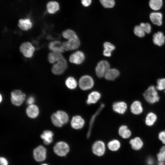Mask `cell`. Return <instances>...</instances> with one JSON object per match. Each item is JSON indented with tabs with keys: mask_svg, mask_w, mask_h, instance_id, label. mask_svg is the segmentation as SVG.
<instances>
[{
	"mask_svg": "<svg viewBox=\"0 0 165 165\" xmlns=\"http://www.w3.org/2000/svg\"><path fill=\"white\" fill-rule=\"evenodd\" d=\"M33 155L34 158L36 161L38 162L43 161L46 158V149L42 145H39L34 149Z\"/></svg>",
	"mask_w": 165,
	"mask_h": 165,
	"instance_id": "4",
	"label": "cell"
},
{
	"mask_svg": "<svg viewBox=\"0 0 165 165\" xmlns=\"http://www.w3.org/2000/svg\"><path fill=\"white\" fill-rule=\"evenodd\" d=\"M48 47L49 49L53 52L61 53L65 51L62 44L59 41H55L50 42Z\"/></svg>",
	"mask_w": 165,
	"mask_h": 165,
	"instance_id": "18",
	"label": "cell"
},
{
	"mask_svg": "<svg viewBox=\"0 0 165 165\" xmlns=\"http://www.w3.org/2000/svg\"><path fill=\"white\" fill-rule=\"evenodd\" d=\"M26 112L29 117L34 118L36 117L39 114V109L35 105H29L26 109Z\"/></svg>",
	"mask_w": 165,
	"mask_h": 165,
	"instance_id": "21",
	"label": "cell"
},
{
	"mask_svg": "<svg viewBox=\"0 0 165 165\" xmlns=\"http://www.w3.org/2000/svg\"><path fill=\"white\" fill-rule=\"evenodd\" d=\"M134 34L140 38H142L145 36V33L140 25L135 26L134 29Z\"/></svg>",
	"mask_w": 165,
	"mask_h": 165,
	"instance_id": "35",
	"label": "cell"
},
{
	"mask_svg": "<svg viewBox=\"0 0 165 165\" xmlns=\"http://www.w3.org/2000/svg\"><path fill=\"white\" fill-rule=\"evenodd\" d=\"M35 101V99L33 96L29 97L27 101V103L28 105H33Z\"/></svg>",
	"mask_w": 165,
	"mask_h": 165,
	"instance_id": "45",
	"label": "cell"
},
{
	"mask_svg": "<svg viewBox=\"0 0 165 165\" xmlns=\"http://www.w3.org/2000/svg\"><path fill=\"white\" fill-rule=\"evenodd\" d=\"M108 147L110 151L112 152L117 151L120 148L121 143L118 140H113L108 143Z\"/></svg>",
	"mask_w": 165,
	"mask_h": 165,
	"instance_id": "29",
	"label": "cell"
},
{
	"mask_svg": "<svg viewBox=\"0 0 165 165\" xmlns=\"http://www.w3.org/2000/svg\"><path fill=\"white\" fill-rule=\"evenodd\" d=\"M48 12L50 14H53L59 10V6L58 2L55 1H50L46 5Z\"/></svg>",
	"mask_w": 165,
	"mask_h": 165,
	"instance_id": "28",
	"label": "cell"
},
{
	"mask_svg": "<svg viewBox=\"0 0 165 165\" xmlns=\"http://www.w3.org/2000/svg\"><path fill=\"white\" fill-rule=\"evenodd\" d=\"M56 113L59 119L63 125L68 122L69 118L66 112L62 111L59 110Z\"/></svg>",
	"mask_w": 165,
	"mask_h": 165,
	"instance_id": "31",
	"label": "cell"
},
{
	"mask_svg": "<svg viewBox=\"0 0 165 165\" xmlns=\"http://www.w3.org/2000/svg\"><path fill=\"white\" fill-rule=\"evenodd\" d=\"M18 27L24 31H27L32 27V23L29 19H20L19 20Z\"/></svg>",
	"mask_w": 165,
	"mask_h": 165,
	"instance_id": "24",
	"label": "cell"
},
{
	"mask_svg": "<svg viewBox=\"0 0 165 165\" xmlns=\"http://www.w3.org/2000/svg\"><path fill=\"white\" fill-rule=\"evenodd\" d=\"M146 162L147 165H153L155 163L154 159L151 157H148L146 160Z\"/></svg>",
	"mask_w": 165,
	"mask_h": 165,
	"instance_id": "43",
	"label": "cell"
},
{
	"mask_svg": "<svg viewBox=\"0 0 165 165\" xmlns=\"http://www.w3.org/2000/svg\"><path fill=\"white\" fill-rule=\"evenodd\" d=\"M9 163L7 160L3 156L0 158V165H8Z\"/></svg>",
	"mask_w": 165,
	"mask_h": 165,
	"instance_id": "42",
	"label": "cell"
},
{
	"mask_svg": "<svg viewBox=\"0 0 165 165\" xmlns=\"http://www.w3.org/2000/svg\"><path fill=\"white\" fill-rule=\"evenodd\" d=\"M101 97V94L98 92H92L88 95L86 103L88 104L95 103L99 100Z\"/></svg>",
	"mask_w": 165,
	"mask_h": 165,
	"instance_id": "25",
	"label": "cell"
},
{
	"mask_svg": "<svg viewBox=\"0 0 165 165\" xmlns=\"http://www.w3.org/2000/svg\"><path fill=\"white\" fill-rule=\"evenodd\" d=\"M152 41L155 45L161 46L165 43V36L162 32L158 31L153 35Z\"/></svg>",
	"mask_w": 165,
	"mask_h": 165,
	"instance_id": "16",
	"label": "cell"
},
{
	"mask_svg": "<svg viewBox=\"0 0 165 165\" xmlns=\"http://www.w3.org/2000/svg\"><path fill=\"white\" fill-rule=\"evenodd\" d=\"M92 150L94 155L98 156H102L105 154V144L101 141H96L93 144Z\"/></svg>",
	"mask_w": 165,
	"mask_h": 165,
	"instance_id": "9",
	"label": "cell"
},
{
	"mask_svg": "<svg viewBox=\"0 0 165 165\" xmlns=\"http://www.w3.org/2000/svg\"><path fill=\"white\" fill-rule=\"evenodd\" d=\"M79 85V87L83 90H87L91 89L94 85V81L90 76H82L80 79Z\"/></svg>",
	"mask_w": 165,
	"mask_h": 165,
	"instance_id": "6",
	"label": "cell"
},
{
	"mask_svg": "<svg viewBox=\"0 0 165 165\" xmlns=\"http://www.w3.org/2000/svg\"><path fill=\"white\" fill-rule=\"evenodd\" d=\"M53 150L57 156L64 157L66 156L70 151L69 146L66 142L61 141L57 142L54 146Z\"/></svg>",
	"mask_w": 165,
	"mask_h": 165,
	"instance_id": "2",
	"label": "cell"
},
{
	"mask_svg": "<svg viewBox=\"0 0 165 165\" xmlns=\"http://www.w3.org/2000/svg\"><path fill=\"white\" fill-rule=\"evenodd\" d=\"M20 50L25 57L31 58L33 55L35 49L31 43L29 42H25L20 45Z\"/></svg>",
	"mask_w": 165,
	"mask_h": 165,
	"instance_id": "8",
	"label": "cell"
},
{
	"mask_svg": "<svg viewBox=\"0 0 165 165\" xmlns=\"http://www.w3.org/2000/svg\"><path fill=\"white\" fill-rule=\"evenodd\" d=\"M63 57L61 53L52 51L49 54L48 59L50 63L53 64Z\"/></svg>",
	"mask_w": 165,
	"mask_h": 165,
	"instance_id": "26",
	"label": "cell"
},
{
	"mask_svg": "<svg viewBox=\"0 0 165 165\" xmlns=\"http://www.w3.org/2000/svg\"><path fill=\"white\" fill-rule=\"evenodd\" d=\"M85 58L83 53L81 51H78L71 55L69 57V61L72 63L79 64L83 62Z\"/></svg>",
	"mask_w": 165,
	"mask_h": 165,
	"instance_id": "12",
	"label": "cell"
},
{
	"mask_svg": "<svg viewBox=\"0 0 165 165\" xmlns=\"http://www.w3.org/2000/svg\"><path fill=\"white\" fill-rule=\"evenodd\" d=\"M128 106L127 104L123 101L115 103L113 105L112 108L116 112L119 114H123L126 112Z\"/></svg>",
	"mask_w": 165,
	"mask_h": 165,
	"instance_id": "15",
	"label": "cell"
},
{
	"mask_svg": "<svg viewBox=\"0 0 165 165\" xmlns=\"http://www.w3.org/2000/svg\"><path fill=\"white\" fill-rule=\"evenodd\" d=\"M156 156L158 161H165V145L160 148Z\"/></svg>",
	"mask_w": 165,
	"mask_h": 165,
	"instance_id": "34",
	"label": "cell"
},
{
	"mask_svg": "<svg viewBox=\"0 0 165 165\" xmlns=\"http://www.w3.org/2000/svg\"><path fill=\"white\" fill-rule=\"evenodd\" d=\"M104 106V105L103 104H102V105H101L99 110L97 111V112H96L92 117V118L91 119V121L90 122V128L89 129L88 132V134H87V137H89L90 135V134L91 128L92 127V124H93V122L94 121V119L95 118L94 117L95 116H96L98 114L99 112L101 111V109L103 108Z\"/></svg>",
	"mask_w": 165,
	"mask_h": 165,
	"instance_id": "40",
	"label": "cell"
},
{
	"mask_svg": "<svg viewBox=\"0 0 165 165\" xmlns=\"http://www.w3.org/2000/svg\"><path fill=\"white\" fill-rule=\"evenodd\" d=\"M129 143L132 148L135 151L140 150L144 145L143 140L139 136H136L131 139L129 141Z\"/></svg>",
	"mask_w": 165,
	"mask_h": 165,
	"instance_id": "14",
	"label": "cell"
},
{
	"mask_svg": "<svg viewBox=\"0 0 165 165\" xmlns=\"http://www.w3.org/2000/svg\"><path fill=\"white\" fill-rule=\"evenodd\" d=\"M119 75V71L115 68H109L106 72L104 76L105 79L109 80H113Z\"/></svg>",
	"mask_w": 165,
	"mask_h": 165,
	"instance_id": "23",
	"label": "cell"
},
{
	"mask_svg": "<svg viewBox=\"0 0 165 165\" xmlns=\"http://www.w3.org/2000/svg\"><path fill=\"white\" fill-rule=\"evenodd\" d=\"M159 91L165 90V78L159 79L157 81V85L156 86Z\"/></svg>",
	"mask_w": 165,
	"mask_h": 165,
	"instance_id": "37",
	"label": "cell"
},
{
	"mask_svg": "<svg viewBox=\"0 0 165 165\" xmlns=\"http://www.w3.org/2000/svg\"><path fill=\"white\" fill-rule=\"evenodd\" d=\"M164 93L165 94V90H164Z\"/></svg>",
	"mask_w": 165,
	"mask_h": 165,
	"instance_id": "49",
	"label": "cell"
},
{
	"mask_svg": "<svg viewBox=\"0 0 165 165\" xmlns=\"http://www.w3.org/2000/svg\"><path fill=\"white\" fill-rule=\"evenodd\" d=\"M66 86L70 89L73 90L76 88L77 85V82L75 79L72 77L68 78L65 82Z\"/></svg>",
	"mask_w": 165,
	"mask_h": 165,
	"instance_id": "32",
	"label": "cell"
},
{
	"mask_svg": "<svg viewBox=\"0 0 165 165\" xmlns=\"http://www.w3.org/2000/svg\"><path fill=\"white\" fill-rule=\"evenodd\" d=\"M150 8L154 10L160 9L163 5L162 0H150L149 3Z\"/></svg>",
	"mask_w": 165,
	"mask_h": 165,
	"instance_id": "30",
	"label": "cell"
},
{
	"mask_svg": "<svg viewBox=\"0 0 165 165\" xmlns=\"http://www.w3.org/2000/svg\"><path fill=\"white\" fill-rule=\"evenodd\" d=\"M63 37L68 40L78 37L75 33L71 29H67L64 31L62 33Z\"/></svg>",
	"mask_w": 165,
	"mask_h": 165,
	"instance_id": "33",
	"label": "cell"
},
{
	"mask_svg": "<svg viewBox=\"0 0 165 165\" xmlns=\"http://www.w3.org/2000/svg\"><path fill=\"white\" fill-rule=\"evenodd\" d=\"M150 19L152 23L158 26H160L162 24V14L160 12H153L150 15Z\"/></svg>",
	"mask_w": 165,
	"mask_h": 165,
	"instance_id": "19",
	"label": "cell"
},
{
	"mask_svg": "<svg viewBox=\"0 0 165 165\" xmlns=\"http://www.w3.org/2000/svg\"><path fill=\"white\" fill-rule=\"evenodd\" d=\"M158 139L165 145V130L160 131L157 135Z\"/></svg>",
	"mask_w": 165,
	"mask_h": 165,
	"instance_id": "41",
	"label": "cell"
},
{
	"mask_svg": "<svg viewBox=\"0 0 165 165\" xmlns=\"http://www.w3.org/2000/svg\"><path fill=\"white\" fill-rule=\"evenodd\" d=\"M143 96L146 101L151 105L159 102L160 98L158 90L153 85L149 86L143 93Z\"/></svg>",
	"mask_w": 165,
	"mask_h": 165,
	"instance_id": "1",
	"label": "cell"
},
{
	"mask_svg": "<svg viewBox=\"0 0 165 165\" xmlns=\"http://www.w3.org/2000/svg\"><path fill=\"white\" fill-rule=\"evenodd\" d=\"M53 134L52 132L50 130H46L43 132L40 137L43 140L44 144L46 145H48L53 142Z\"/></svg>",
	"mask_w": 165,
	"mask_h": 165,
	"instance_id": "22",
	"label": "cell"
},
{
	"mask_svg": "<svg viewBox=\"0 0 165 165\" xmlns=\"http://www.w3.org/2000/svg\"><path fill=\"white\" fill-rule=\"evenodd\" d=\"M85 122L83 119L79 116L73 117L71 121L72 127L75 129H79L82 128L84 125Z\"/></svg>",
	"mask_w": 165,
	"mask_h": 165,
	"instance_id": "17",
	"label": "cell"
},
{
	"mask_svg": "<svg viewBox=\"0 0 165 165\" xmlns=\"http://www.w3.org/2000/svg\"><path fill=\"white\" fill-rule=\"evenodd\" d=\"M51 119L53 124L56 126L61 127L63 125L59 119L56 113L52 115Z\"/></svg>",
	"mask_w": 165,
	"mask_h": 165,
	"instance_id": "38",
	"label": "cell"
},
{
	"mask_svg": "<svg viewBox=\"0 0 165 165\" xmlns=\"http://www.w3.org/2000/svg\"><path fill=\"white\" fill-rule=\"evenodd\" d=\"M104 50L103 54L105 57H109L111 55L112 52L115 49V46L109 42H105L103 44Z\"/></svg>",
	"mask_w": 165,
	"mask_h": 165,
	"instance_id": "27",
	"label": "cell"
},
{
	"mask_svg": "<svg viewBox=\"0 0 165 165\" xmlns=\"http://www.w3.org/2000/svg\"><path fill=\"white\" fill-rule=\"evenodd\" d=\"M158 116L156 114L152 111L148 112L146 115L144 119L145 125L148 127L153 126L158 120Z\"/></svg>",
	"mask_w": 165,
	"mask_h": 165,
	"instance_id": "13",
	"label": "cell"
},
{
	"mask_svg": "<svg viewBox=\"0 0 165 165\" xmlns=\"http://www.w3.org/2000/svg\"><path fill=\"white\" fill-rule=\"evenodd\" d=\"M130 110L134 115L138 116L141 114L144 110L142 102L139 100H134L130 105Z\"/></svg>",
	"mask_w": 165,
	"mask_h": 165,
	"instance_id": "11",
	"label": "cell"
},
{
	"mask_svg": "<svg viewBox=\"0 0 165 165\" xmlns=\"http://www.w3.org/2000/svg\"><path fill=\"white\" fill-rule=\"evenodd\" d=\"M158 165H165V162L163 161H159Z\"/></svg>",
	"mask_w": 165,
	"mask_h": 165,
	"instance_id": "46",
	"label": "cell"
},
{
	"mask_svg": "<svg viewBox=\"0 0 165 165\" xmlns=\"http://www.w3.org/2000/svg\"><path fill=\"white\" fill-rule=\"evenodd\" d=\"M25 97V94L20 90H15L11 93V100L14 105H20L24 101Z\"/></svg>",
	"mask_w": 165,
	"mask_h": 165,
	"instance_id": "5",
	"label": "cell"
},
{
	"mask_svg": "<svg viewBox=\"0 0 165 165\" xmlns=\"http://www.w3.org/2000/svg\"><path fill=\"white\" fill-rule=\"evenodd\" d=\"M67 66V61L63 57L53 64L52 67L51 71L55 75H61L65 70Z\"/></svg>",
	"mask_w": 165,
	"mask_h": 165,
	"instance_id": "3",
	"label": "cell"
},
{
	"mask_svg": "<svg viewBox=\"0 0 165 165\" xmlns=\"http://www.w3.org/2000/svg\"><path fill=\"white\" fill-rule=\"evenodd\" d=\"M92 0H81V3L84 7L89 6L91 4Z\"/></svg>",
	"mask_w": 165,
	"mask_h": 165,
	"instance_id": "44",
	"label": "cell"
},
{
	"mask_svg": "<svg viewBox=\"0 0 165 165\" xmlns=\"http://www.w3.org/2000/svg\"><path fill=\"white\" fill-rule=\"evenodd\" d=\"M118 133L119 136L125 139L129 138L132 134L131 131L127 126L125 125H122L119 127Z\"/></svg>",
	"mask_w": 165,
	"mask_h": 165,
	"instance_id": "20",
	"label": "cell"
},
{
	"mask_svg": "<svg viewBox=\"0 0 165 165\" xmlns=\"http://www.w3.org/2000/svg\"><path fill=\"white\" fill-rule=\"evenodd\" d=\"M139 25L145 33L149 34L151 32V27L149 23H141Z\"/></svg>",
	"mask_w": 165,
	"mask_h": 165,
	"instance_id": "39",
	"label": "cell"
},
{
	"mask_svg": "<svg viewBox=\"0 0 165 165\" xmlns=\"http://www.w3.org/2000/svg\"><path fill=\"white\" fill-rule=\"evenodd\" d=\"M40 165H49L47 163H43L42 164H41Z\"/></svg>",
	"mask_w": 165,
	"mask_h": 165,
	"instance_id": "47",
	"label": "cell"
},
{
	"mask_svg": "<svg viewBox=\"0 0 165 165\" xmlns=\"http://www.w3.org/2000/svg\"><path fill=\"white\" fill-rule=\"evenodd\" d=\"M1 96V100H0V102L1 101H2V96H1V95H0Z\"/></svg>",
	"mask_w": 165,
	"mask_h": 165,
	"instance_id": "48",
	"label": "cell"
},
{
	"mask_svg": "<svg viewBox=\"0 0 165 165\" xmlns=\"http://www.w3.org/2000/svg\"><path fill=\"white\" fill-rule=\"evenodd\" d=\"M110 67L109 63L107 61L102 60L99 61L95 68V72L97 76L99 78L104 76Z\"/></svg>",
	"mask_w": 165,
	"mask_h": 165,
	"instance_id": "7",
	"label": "cell"
},
{
	"mask_svg": "<svg viewBox=\"0 0 165 165\" xmlns=\"http://www.w3.org/2000/svg\"><path fill=\"white\" fill-rule=\"evenodd\" d=\"M80 45V42L78 38H75L68 40L62 43V45L66 51L73 50L77 49Z\"/></svg>",
	"mask_w": 165,
	"mask_h": 165,
	"instance_id": "10",
	"label": "cell"
},
{
	"mask_svg": "<svg viewBox=\"0 0 165 165\" xmlns=\"http://www.w3.org/2000/svg\"><path fill=\"white\" fill-rule=\"evenodd\" d=\"M100 1L102 6L105 8H112L115 5L114 0H100Z\"/></svg>",
	"mask_w": 165,
	"mask_h": 165,
	"instance_id": "36",
	"label": "cell"
}]
</instances>
